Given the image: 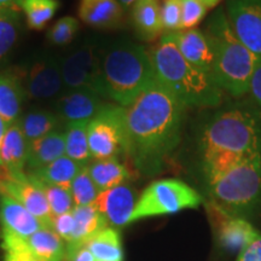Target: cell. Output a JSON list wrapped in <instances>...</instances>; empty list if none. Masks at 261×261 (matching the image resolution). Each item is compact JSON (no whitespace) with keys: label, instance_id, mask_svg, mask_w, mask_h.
Returning <instances> with one entry per match:
<instances>
[{"label":"cell","instance_id":"cell-1","mask_svg":"<svg viewBox=\"0 0 261 261\" xmlns=\"http://www.w3.org/2000/svg\"><path fill=\"white\" fill-rule=\"evenodd\" d=\"M187 107L165 86L154 85L123 107L125 156L137 171L155 175L180 143Z\"/></svg>","mask_w":261,"mask_h":261},{"label":"cell","instance_id":"cell-2","mask_svg":"<svg viewBox=\"0 0 261 261\" xmlns=\"http://www.w3.org/2000/svg\"><path fill=\"white\" fill-rule=\"evenodd\" d=\"M198 145L203 173L210 181L261 151V113L256 108L234 107L215 114L202 130Z\"/></svg>","mask_w":261,"mask_h":261},{"label":"cell","instance_id":"cell-3","mask_svg":"<svg viewBox=\"0 0 261 261\" xmlns=\"http://www.w3.org/2000/svg\"><path fill=\"white\" fill-rule=\"evenodd\" d=\"M159 84L187 108H215L223 100L221 91L208 74L189 63L179 52L173 33L161 35L149 52Z\"/></svg>","mask_w":261,"mask_h":261},{"label":"cell","instance_id":"cell-4","mask_svg":"<svg viewBox=\"0 0 261 261\" xmlns=\"http://www.w3.org/2000/svg\"><path fill=\"white\" fill-rule=\"evenodd\" d=\"M204 34L213 50L211 79L232 97L240 98L249 92L260 58L236 37L223 9H218L210 18Z\"/></svg>","mask_w":261,"mask_h":261},{"label":"cell","instance_id":"cell-5","mask_svg":"<svg viewBox=\"0 0 261 261\" xmlns=\"http://www.w3.org/2000/svg\"><path fill=\"white\" fill-rule=\"evenodd\" d=\"M104 94L120 107L129 106L156 83L154 65L142 45L114 44L100 57Z\"/></svg>","mask_w":261,"mask_h":261},{"label":"cell","instance_id":"cell-6","mask_svg":"<svg viewBox=\"0 0 261 261\" xmlns=\"http://www.w3.org/2000/svg\"><path fill=\"white\" fill-rule=\"evenodd\" d=\"M208 182L212 202L228 214L250 211L261 195V151L247 156Z\"/></svg>","mask_w":261,"mask_h":261},{"label":"cell","instance_id":"cell-7","mask_svg":"<svg viewBox=\"0 0 261 261\" xmlns=\"http://www.w3.org/2000/svg\"><path fill=\"white\" fill-rule=\"evenodd\" d=\"M201 203V195L187 182L179 179H161L151 182L139 196L129 223L192 210Z\"/></svg>","mask_w":261,"mask_h":261},{"label":"cell","instance_id":"cell-8","mask_svg":"<svg viewBox=\"0 0 261 261\" xmlns=\"http://www.w3.org/2000/svg\"><path fill=\"white\" fill-rule=\"evenodd\" d=\"M87 139L94 160L125 155L123 107L107 103L87 125Z\"/></svg>","mask_w":261,"mask_h":261},{"label":"cell","instance_id":"cell-9","mask_svg":"<svg viewBox=\"0 0 261 261\" xmlns=\"http://www.w3.org/2000/svg\"><path fill=\"white\" fill-rule=\"evenodd\" d=\"M61 71L64 87L68 90H90L107 99L104 94L100 57L96 45L85 42L76 50L61 60Z\"/></svg>","mask_w":261,"mask_h":261},{"label":"cell","instance_id":"cell-10","mask_svg":"<svg viewBox=\"0 0 261 261\" xmlns=\"http://www.w3.org/2000/svg\"><path fill=\"white\" fill-rule=\"evenodd\" d=\"M25 94L34 100H46L57 97L63 90L61 60L44 55L17 68Z\"/></svg>","mask_w":261,"mask_h":261},{"label":"cell","instance_id":"cell-11","mask_svg":"<svg viewBox=\"0 0 261 261\" xmlns=\"http://www.w3.org/2000/svg\"><path fill=\"white\" fill-rule=\"evenodd\" d=\"M0 194L14 198L37 217L45 227L51 228L54 215L46 197L40 187L25 172L12 174L0 165Z\"/></svg>","mask_w":261,"mask_h":261},{"label":"cell","instance_id":"cell-12","mask_svg":"<svg viewBox=\"0 0 261 261\" xmlns=\"http://www.w3.org/2000/svg\"><path fill=\"white\" fill-rule=\"evenodd\" d=\"M226 16L236 37L261 58V0H228Z\"/></svg>","mask_w":261,"mask_h":261},{"label":"cell","instance_id":"cell-13","mask_svg":"<svg viewBox=\"0 0 261 261\" xmlns=\"http://www.w3.org/2000/svg\"><path fill=\"white\" fill-rule=\"evenodd\" d=\"M207 212L218 240L228 252H241L259 233L247 220L228 214L214 202L207 203Z\"/></svg>","mask_w":261,"mask_h":261},{"label":"cell","instance_id":"cell-14","mask_svg":"<svg viewBox=\"0 0 261 261\" xmlns=\"http://www.w3.org/2000/svg\"><path fill=\"white\" fill-rule=\"evenodd\" d=\"M107 102L99 94L90 90H68L57 100L56 113L65 126L89 123Z\"/></svg>","mask_w":261,"mask_h":261},{"label":"cell","instance_id":"cell-15","mask_svg":"<svg viewBox=\"0 0 261 261\" xmlns=\"http://www.w3.org/2000/svg\"><path fill=\"white\" fill-rule=\"evenodd\" d=\"M136 203L137 195L135 189L123 182L119 187L99 192L93 205L106 218L108 224L115 228L129 224Z\"/></svg>","mask_w":261,"mask_h":261},{"label":"cell","instance_id":"cell-16","mask_svg":"<svg viewBox=\"0 0 261 261\" xmlns=\"http://www.w3.org/2000/svg\"><path fill=\"white\" fill-rule=\"evenodd\" d=\"M0 225L2 234L19 238H27L45 227L23 205L6 195H2L0 200Z\"/></svg>","mask_w":261,"mask_h":261},{"label":"cell","instance_id":"cell-17","mask_svg":"<svg viewBox=\"0 0 261 261\" xmlns=\"http://www.w3.org/2000/svg\"><path fill=\"white\" fill-rule=\"evenodd\" d=\"M179 52L189 63L211 76L213 67V50L204 32L200 29L173 32Z\"/></svg>","mask_w":261,"mask_h":261},{"label":"cell","instance_id":"cell-18","mask_svg":"<svg viewBox=\"0 0 261 261\" xmlns=\"http://www.w3.org/2000/svg\"><path fill=\"white\" fill-rule=\"evenodd\" d=\"M79 16L97 29H119L123 24V8L117 0H81Z\"/></svg>","mask_w":261,"mask_h":261},{"label":"cell","instance_id":"cell-19","mask_svg":"<svg viewBox=\"0 0 261 261\" xmlns=\"http://www.w3.org/2000/svg\"><path fill=\"white\" fill-rule=\"evenodd\" d=\"M25 97L23 83L17 70L0 74V117L9 126L21 116Z\"/></svg>","mask_w":261,"mask_h":261},{"label":"cell","instance_id":"cell-20","mask_svg":"<svg viewBox=\"0 0 261 261\" xmlns=\"http://www.w3.org/2000/svg\"><path fill=\"white\" fill-rule=\"evenodd\" d=\"M29 144L18 122L10 125L6 129L0 146V163L12 174L24 173L27 166Z\"/></svg>","mask_w":261,"mask_h":261},{"label":"cell","instance_id":"cell-21","mask_svg":"<svg viewBox=\"0 0 261 261\" xmlns=\"http://www.w3.org/2000/svg\"><path fill=\"white\" fill-rule=\"evenodd\" d=\"M161 4L159 0H138L133 4V27L142 40L151 42L161 38L163 27L161 23Z\"/></svg>","mask_w":261,"mask_h":261},{"label":"cell","instance_id":"cell-22","mask_svg":"<svg viewBox=\"0 0 261 261\" xmlns=\"http://www.w3.org/2000/svg\"><path fill=\"white\" fill-rule=\"evenodd\" d=\"M65 155L64 133L55 130L29 144L27 167L28 172L50 165Z\"/></svg>","mask_w":261,"mask_h":261},{"label":"cell","instance_id":"cell-23","mask_svg":"<svg viewBox=\"0 0 261 261\" xmlns=\"http://www.w3.org/2000/svg\"><path fill=\"white\" fill-rule=\"evenodd\" d=\"M74 233L71 242L65 246H81L86 244L98 232L109 226L103 217L93 204L75 205L73 208Z\"/></svg>","mask_w":261,"mask_h":261},{"label":"cell","instance_id":"cell-24","mask_svg":"<svg viewBox=\"0 0 261 261\" xmlns=\"http://www.w3.org/2000/svg\"><path fill=\"white\" fill-rule=\"evenodd\" d=\"M23 241L27 249L38 260L64 261L67 247L64 241L52 228L42 227Z\"/></svg>","mask_w":261,"mask_h":261},{"label":"cell","instance_id":"cell-25","mask_svg":"<svg viewBox=\"0 0 261 261\" xmlns=\"http://www.w3.org/2000/svg\"><path fill=\"white\" fill-rule=\"evenodd\" d=\"M85 166L73 161L67 155L44 167L29 171L28 175L35 180L48 185H56L70 190V184Z\"/></svg>","mask_w":261,"mask_h":261},{"label":"cell","instance_id":"cell-26","mask_svg":"<svg viewBox=\"0 0 261 261\" xmlns=\"http://www.w3.org/2000/svg\"><path fill=\"white\" fill-rule=\"evenodd\" d=\"M90 177L99 192L119 187L130 178V171L117 158L96 160L87 165Z\"/></svg>","mask_w":261,"mask_h":261},{"label":"cell","instance_id":"cell-27","mask_svg":"<svg viewBox=\"0 0 261 261\" xmlns=\"http://www.w3.org/2000/svg\"><path fill=\"white\" fill-rule=\"evenodd\" d=\"M17 122L28 144H31L35 140L57 130L61 120L57 114L47 112V110L35 109L19 116Z\"/></svg>","mask_w":261,"mask_h":261},{"label":"cell","instance_id":"cell-28","mask_svg":"<svg viewBox=\"0 0 261 261\" xmlns=\"http://www.w3.org/2000/svg\"><path fill=\"white\" fill-rule=\"evenodd\" d=\"M94 261H123L121 234L116 228L108 226L86 243Z\"/></svg>","mask_w":261,"mask_h":261},{"label":"cell","instance_id":"cell-29","mask_svg":"<svg viewBox=\"0 0 261 261\" xmlns=\"http://www.w3.org/2000/svg\"><path fill=\"white\" fill-rule=\"evenodd\" d=\"M87 125L89 123L68 125L64 132L65 155L83 166L89 165L92 159L87 139Z\"/></svg>","mask_w":261,"mask_h":261},{"label":"cell","instance_id":"cell-30","mask_svg":"<svg viewBox=\"0 0 261 261\" xmlns=\"http://www.w3.org/2000/svg\"><path fill=\"white\" fill-rule=\"evenodd\" d=\"M19 8L24 12L28 27L41 31L46 27L60 8L58 0H22Z\"/></svg>","mask_w":261,"mask_h":261},{"label":"cell","instance_id":"cell-31","mask_svg":"<svg viewBox=\"0 0 261 261\" xmlns=\"http://www.w3.org/2000/svg\"><path fill=\"white\" fill-rule=\"evenodd\" d=\"M19 14L17 9H0V61L17 40Z\"/></svg>","mask_w":261,"mask_h":261},{"label":"cell","instance_id":"cell-32","mask_svg":"<svg viewBox=\"0 0 261 261\" xmlns=\"http://www.w3.org/2000/svg\"><path fill=\"white\" fill-rule=\"evenodd\" d=\"M70 192L74 205H90L96 201L99 195V190L91 179L87 166L83 167L76 177L73 179L70 184Z\"/></svg>","mask_w":261,"mask_h":261},{"label":"cell","instance_id":"cell-33","mask_svg":"<svg viewBox=\"0 0 261 261\" xmlns=\"http://www.w3.org/2000/svg\"><path fill=\"white\" fill-rule=\"evenodd\" d=\"M33 180L37 182L39 187H40L42 192H44L45 197H46L47 200V203L50 205L51 213L54 217L73 211L75 205L69 189L56 187V185L44 184V182L35 180V179H33Z\"/></svg>","mask_w":261,"mask_h":261},{"label":"cell","instance_id":"cell-34","mask_svg":"<svg viewBox=\"0 0 261 261\" xmlns=\"http://www.w3.org/2000/svg\"><path fill=\"white\" fill-rule=\"evenodd\" d=\"M77 31H79L77 19L71 16H65L52 25L47 34V39L51 44L57 45V46H64L73 40Z\"/></svg>","mask_w":261,"mask_h":261},{"label":"cell","instance_id":"cell-35","mask_svg":"<svg viewBox=\"0 0 261 261\" xmlns=\"http://www.w3.org/2000/svg\"><path fill=\"white\" fill-rule=\"evenodd\" d=\"M181 31L194 29L207 15L208 9L197 0H180Z\"/></svg>","mask_w":261,"mask_h":261},{"label":"cell","instance_id":"cell-36","mask_svg":"<svg viewBox=\"0 0 261 261\" xmlns=\"http://www.w3.org/2000/svg\"><path fill=\"white\" fill-rule=\"evenodd\" d=\"M160 12L163 31L166 33L181 31L180 0H163Z\"/></svg>","mask_w":261,"mask_h":261},{"label":"cell","instance_id":"cell-37","mask_svg":"<svg viewBox=\"0 0 261 261\" xmlns=\"http://www.w3.org/2000/svg\"><path fill=\"white\" fill-rule=\"evenodd\" d=\"M52 230L64 241L65 244L71 242L74 233V217L73 212L56 215L52 218Z\"/></svg>","mask_w":261,"mask_h":261},{"label":"cell","instance_id":"cell-38","mask_svg":"<svg viewBox=\"0 0 261 261\" xmlns=\"http://www.w3.org/2000/svg\"><path fill=\"white\" fill-rule=\"evenodd\" d=\"M237 261H261V234L255 237L240 252Z\"/></svg>","mask_w":261,"mask_h":261},{"label":"cell","instance_id":"cell-39","mask_svg":"<svg viewBox=\"0 0 261 261\" xmlns=\"http://www.w3.org/2000/svg\"><path fill=\"white\" fill-rule=\"evenodd\" d=\"M64 261H94L92 253L86 244L81 246H65Z\"/></svg>","mask_w":261,"mask_h":261},{"label":"cell","instance_id":"cell-40","mask_svg":"<svg viewBox=\"0 0 261 261\" xmlns=\"http://www.w3.org/2000/svg\"><path fill=\"white\" fill-rule=\"evenodd\" d=\"M250 97L259 108H261V58L257 62L255 70H254L252 80L249 85V92Z\"/></svg>","mask_w":261,"mask_h":261},{"label":"cell","instance_id":"cell-41","mask_svg":"<svg viewBox=\"0 0 261 261\" xmlns=\"http://www.w3.org/2000/svg\"><path fill=\"white\" fill-rule=\"evenodd\" d=\"M22 0H0V9H18Z\"/></svg>","mask_w":261,"mask_h":261},{"label":"cell","instance_id":"cell-42","mask_svg":"<svg viewBox=\"0 0 261 261\" xmlns=\"http://www.w3.org/2000/svg\"><path fill=\"white\" fill-rule=\"evenodd\" d=\"M197 2H200L201 4H203L207 9H212V8H215L217 5H219V3L223 2V0H197Z\"/></svg>","mask_w":261,"mask_h":261},{"label":"cell","instance_id":"cell-43","mask_svg":"<svg viewBox=\"0 0 261 261\" xmlns=\"http://www.w3.org/2000/svg\"><path fill=\"white\" fill-rule=\"evenodd\" d=\"M8 127H9L8 123H6L4 120H3L2 117H0V146H2L3 138H4L5 132H6V129H8ZM0 165H2V163H0Z\"/></svg>","mask_w":261,"mask_h":261},{"label":"cell","instance_id":"cell-44","mask_svg":"<svg viewBox=\"0 0 261 261\" xmlns=\"http://www.w3.org/2000/svg\"><path fill=\"white\" fill-rule=\"evenodd\" d=\"M117 2L120 3V5H121L122 8H129L130 5H133L136 2H138V0H117Z\"/></svg>","mask_w":261,"mask_h":261}]
</instances>
